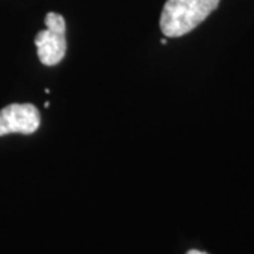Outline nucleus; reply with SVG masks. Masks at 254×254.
Here are the masks:
<instances>
[{
    "instance_id": "1",
    "label": "nucleus",
    "mask_w": 254,
    "mask_h": 254,
    "mask_svg": "<svg viewBox=\"0 0 254 254\" xmlns=\"http://www.w3.org/2000/svg\"><path fill=\"white\" fill-rule=\"evenodd\" d=\"M220 0H167L160 28L165 37H182L196 28L216 10Z\"/></svg>"
},
{
    "instance_id": "2",
    "label": "nucleus",
    "mask_w": 254,
    "mask_h": 254,
    "mask_svg": "<svg viewBox=\"0 0 254 254\" xmlns=\"http://www.w3.org/2000/svg\"><path fill=\"white\" fill-rule=\"evenodd\" d=\"M44 23L47 28L37 34L34 43L41 64L53 66L61 63L66 53L65 18L58 13L50 11L47 13Z\"/></svg>"
},
{
    "instance_id": "3",
    "label": "nucleus",
    "mask_w": 254,
    "mask_h": 254,
    "mask_svg": "<svg viewBox=\"0 0 254 254\" xmlns=\"http://www.w3.org/2000/svg\"><path fill=\"white\" fill-rule=\"evenodd\" d=\"M41 123L40 112L31 103H11L0 110V137L11 133L33 134Z\"/></svg>"
},
{
    "instance_id": "4",
    "label": "nucleus",
    "mask_w": 254,
    "mask_h": 254,
    "mask_svg": "<svg viewBox=\"0 0 254 254\" xmlns=\"http://www.w3.org/2000/svg\"><path fill=\"white\" fill-rule=\"evenodd\" d=\"M187 254H206V253H202V252H198V250H190Z\"/></svg>"
},
{
    "instance_id": "5",
    "label": "nucleus",
    "mask_w": 254,
    "mask_h": 254,
    "mask_svg": "<svg viewBox=\"0 0 254 254\" xmlns=\"http://www.w3.org/2000/svg\"><path fill=\"white\" fill-rule=\"evenodd\" d=\"M160 43H161V44H164V46H165V44H167L168 41H167V38H161V41H160Z\"/></svg>"
}]
</instances>
